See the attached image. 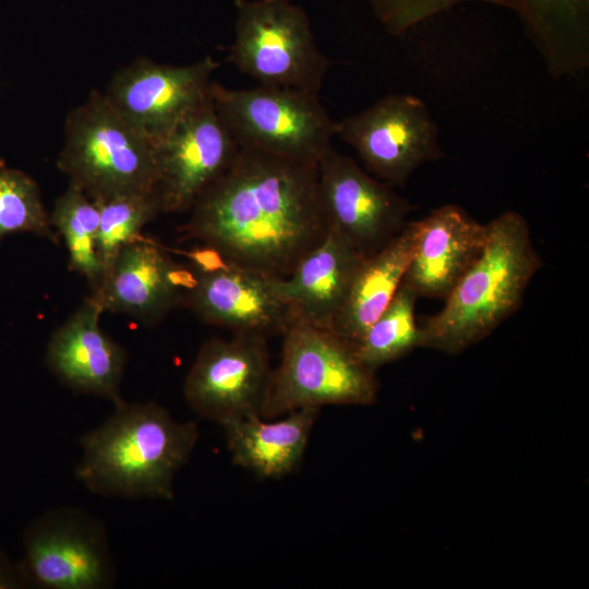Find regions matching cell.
Here are the masks:
<instances>
[{"label":"cell","mask_w":589,"mask_h":589,"mask_svg":"<svg viewBox=\"0 0 589 589\" xmlns=\"http://www.w3.org/2000/svg\"><path fill=\"white\" fill-rule=\"evenodd\" d=\"M50 220L65 243L70 268L85 277L93 291H96L105 277L97 251V205L83 190L69 183L68 189L55 201Z\"/></svg>","instance_id":"22"},{"label":"cell","mask_w":589,"mask_h":589,"mask_svg":"<svg viewBox=\"0 0 589 589\" xmlns=\"http://www.w3.org/2000/svg\"><path fill=\"white\" fill-rule=\"evenodd\" d=\"M321 408H301L281 420L251 416L221 425L236 466L259 479H280L297 470Z\"/></svg>","instance_id":"19"},{"label":"cell","mask_w":589,"mask_h":589,"mask_svg":"<svg viewBox=\"0 0 589 589\" xmlns=\"http://www.w3.org/2000/svg\"><path fill=\"white\" fill-rule=\"evenodd\" d=\"M183 239L217 249L235 266L287 277L324 238L317 164L240 148L194 202Z\"/></svg>","instance_id":"1"},{"label":"cell","mask_w":589,"mask_h":589,"mask_svg":"<svg viewBox=\"0 0 589 589\" xmlns=\"http://www.w3.org/2000/svg\"><path fill=\"white\" fill-rule=\"evenodd\" d=\"M317 193L327 229L365 256L401 231L414 209L394 187L333 147L318 160Z\"/></svg>","instance_id":"11"},{"label":"cell","mask_w":589,"mask_h":589,"mask_svg":"<svg viewBox=\"0 0 589 589\" xmlns=\"http://www.w3.org/2000/svg\"><path fill=\"white\" fill-rule=\"evenodd\" d=\"M484 248L444 298V306L419 326V347L457 353L490 335L521 305L543 262L525 217L507 211L486 224Z\"/></svg>","instance_id":"3"},{"label":"cell","mask_w":589,"mask_h":589,"mask_svg":"<svg viewBox=\"0 0 589 589\" xmlns=\"http://www.w3.org/2000/svg\"><path fill=\"white\" fill-rule=\"evenodd\" d=\"M417 236L416 220L360 264L332 329L354 341L386 309L407 272Z\"/></svg>","instance_id":"21"},{"label":"cell","mask_w":589,"mask_h":589,"mask_svg":"<svg viewBox=\"0 0 589 589\" xmlns=\"http://www.w3.org/2000/svg\"><path fill=\"white\" fill-rule=\"evenodd\" d=\"M417 223L412 255L402 279L418 297L445 298L481 254L486 224L445 204Z\"/></svg>","instance_id":"15"},{"label":"cell","mask_w":589,"mask_h":589,"mask_svg":"<svg viewBox=\"0 0 589 589\" xmlns=\"http://www.w3.org/2000/svg\"><path fill=\"white\" fill-rule=\"evenodd\" d=\"M169 259L143 238L124 247L92 296L105 311L123 313L144 324L160 322L183 296L166 279Z\"/></svg>","instance_id":"18"},{"label":"cell","mask_w":589,"mask_h":589,"mask_svg":"<svg viewBox=\"0 0 589 589\" xmlns=\"http://www.w3.org/2000/svg\"><path fill=\"white\" fill-rule=\"evenodd\" d=\"M470 0H368L380 21L393 33L449 7ZM516 11L541 47L585 41L588 0H480Z\"/></svg>","instance_id":"20"},{"label":"cell","mask_w":589,"mask_h":589,"mask_svg":"<svg viewBox=\"0 0 589 589\" xmlns=\"http://www.w3.org/2000/svg\"><path fill=\"white\" fill-rule=\"evenodd\" d=\"M218 67L209 56L184 65L140 57L119 69L103 93L127 121L156 144L207 100Z\"/></svg>","instance_id":"12"},{"label":"cell","mask_w":589,"mask_h":589,"mask_svg":"<svg viewBox=\"0 0 589 589\" xmlns=\"http://www.w3.org/2000/svg\"><path fill=\"white\" fill-rule=\"evenodd\" d=\"M103 308L91 296L52 334L46 364L53 375L75 393L116 404L127 364L123 348L99 326Z\"/></svg>","instance_id":"14"},{"label":"cell","mask_w":589,"mask_h":589,"mask_svg":"<svg viewBox=\"0 0 589 589\" xmlns=\"http://www.w3.org/2000/svg\"><path fill=\"white\" fill-rule=\"evenodd\" d=\"M209 94L240 148L318 164L333 147L336 121L320 97L266 85L232 89L214 81Z\"/></svg>","instance_id":"7"},{"label":"cell","mask_w":589,"mask_h":589,"mask_svg":"<svg viewBox=\"0 0 589 589\" xmlns=\"http://www.w3.org/2000/svg\"><path fill=\"white\" fill-rule=\"evenodd\" d=\"M113 412L80 438L76 478L105 497L170 501L173 481L189 461L200 432L154 402L113 404Z\"/></svg>","instance_id":"2"},{"label":"cell","mask_w":589,"mask_h":589,"mask_svg":"<svg viewBox=\"0 0 589 589\" xmlns=\"http://www.w3.org/2000/svg\"><path fill=\"white\" fill-rule=\"evenodd\" d=\"M17 562L27 587L104 589L116 581L105 525L73 506L46 510L22 534Z\"/></svg>","instance_id":"8"},{"label":"cell","mask_w":589,"mask_h":589,"mask_svg":"<svg viewBox=\"0 0 589 589\" xmlns=\"http://www.w3.org/2000/svg\"><path fill=\"white\" fill-rule=\"evenodd\" d=\"M57 167L92 200L155 193V143L127 121L103 92L92 91L68 113Z\"/></svg>","instance_id":"4"},{"label":"cell","mask_w":589,"mask_h":589,"mask_svg":"<svg viewBox=\"0 0 589 589\" xmlns=\"http://www.w3.org/2000/svg\"><path fill=\"white\" fill-rule=\"evenodd\" d=\"M266 336L235 333L206 340L187 374L183 394L201 418L220 426L260 416L272 368Z\"/></svg>","instance_id":"10"},{"label":"cell","mask_w":589,"mask_h":589,"mask_svg":"<svg viewBox=\"0 0 589 589\" xmlns=\"http://www.w3.org/2000/svg\"><path fill=\"white\" fill-rule=\"evenodd\" d=\"M26 587V581L17 562H13L2 550H0V589Z\"/></svg>","instance_id":"28"},{"label":"cell","mask_w":589,"mask_h":589,"mask_svg":"<svg viewBox=\"0 0 589 589\" xmlns=\"http://www.w3.org/2000/svg\"><path fill=\"white\" fill-rule=\"evenodd\" d=\"M350 145L376 179L405 187L423 164L445 156L438 127L425 104L409 94H390L336 121V134Z\"/></svg>","instance_id":"9"},{"label":"cell","mask_w":589,"mask_h":589,"mask_svg":"<svg viewBox=\"0 0 589 589\" xmlns=\"http://www.w3.org/2000/svg\"><path fill=\"white\" fill-rule=\"evenodd\" d=\"M191 267L197 274H214L235 266L217 249L208 244L196 247L185 253Z\"/></svg>","instance_id":"26"},{"label":"cell","mask_w":589,"mask_h":589,"mask_svg":"<svg viewBox=\"0 0 589 589\" xmlns=\"http://www.w3.org/2000/svg\"><path fill=\"white\" fill-rule=\"evenodd\" d=\"M417 293L401 283L381 315L349 346L358 360L372 371L419 347L416 323Z\"/></svg>","instance_id":"23"},{"label":"cell","mask_w":589,"mask_h":589,"mask_svg":"<svg viewBox=\"0 0 589 589\" xmlns=\"http://www.w3.org/2000/svg\"><path fill=\"white\" fill-rule=\"evenodd\" d=\"M365 255L327 229L287 277H273V287L289 316L330 328Z\"/></svg>","instance_id":"17"},{"label":"cell","mask_w":589,"mask_h":589,"mask_svg":"<svg viewBox=\"0 0 589 589\" xmlns=\"http://www.w3.org/2000/svg\"><path fill=\"white\" fill-rule=\"evenodd\" d=\"M235 38L227 61L259 85L320 97L330 61L310 19L290 0H235Z\"/></svg>","instance_id":"6"},{"label":"cell","mask_w":589,"mask_h":589,"mask_svg":"<svg viewBox=\"0 0 589 589\" xmlns=\"http://www.w3.org/2000/svg\"><path fill=\"white\" fill-rule=\"evenodd\" d=\"M273 277L238 266L199 274L196 287L183 294L182 303L203 322L235 333L266 337L283 333L290 316L273 287Z\"/></svg>","instance_id":"16"},{"label":"cell","mask_w":589,"mask_h":589,"mask_svg":"<svg viewBox=\"0 0 589 589\" xmlns=\"http://www.w3.org/2000/svg\"><path fill=\"white\" fill-rule=\"evenodd\" d=\"M33 233L59 244L36 181L0 160V244L15 233Z\"/></svg>","instance_id":"25"},{"label":"cell","mask_w":589,"mask_h":589,"mask_svg":"<svg viewBox=\"0 0 589 589\" xmlns=\"http://www.w3.org/2000/svg\"><path fill=\"white\" fill-rule=\"evenodd\" d=\"M166 279L173 289L183 296L196 287L199 274L191 266L180 265L169 260L166 267Z\"/></svg>","instance_id":"27"},{"label":"cell","mask_w":589,"mask_h":589,"mask_svg":"<svg viewBox=\"0 0 589 589\" xmlns=\"http://www.w3.org/2000/svg\"><path fill=\"white\" fill-rule=\"evenodd\" d=\"M239 149L209 94L207 100L155 144V193L161 214L190 211L229 168Z\"/></svg>","instance_id":"13"},{"label":"cell","mask_w":589,"mask_h":589,"mask_svg":"<svg viewBox=\"0 0 589 589\" xmlns=\"http://www.w3.org/2000/svg\"><path fill=\"white\" fill-rule=\"evenodd\" d=\"M93 201L99 211L97 251L106 275L120 251L141 239L142 229L161 214V209L154 192L117 194Z\"/></svg>","instance_id":"24"},{"label":"cell","mask_w":589,"mask_h":589,"mask_svg":"<svg viewBox=\"0 0 589 589\" xmlns=\"http://www.w3.org/2000/svg\"><path fill=\"white\" fill-rule=\"evenodd\" d=\"M281 334V359L272 370L263 419L301 408L374 402L375 371L363 365L332 328L289 317Z\"/></svg>","instance_id":"5"}]
</instances>
